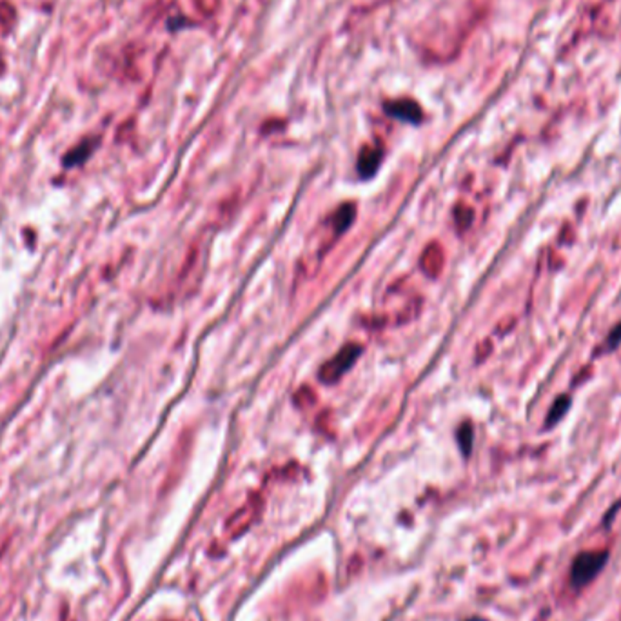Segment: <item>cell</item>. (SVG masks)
Returning <instances> with one entry per match:
<instances>
[{
  "instance_id": "obj_10",
  "label": "cell",
  "mask_w": 621,
  "mask_h": 621,
  "mask_svg": "<svg viewBox=\"0 0 621 621\" xmlns=\"http://www.w3.org/2000/svg\"><path fill=\"white\" fill-rule=\"evenodd\" d=\"M196 6L203 15H213L220 6V0H196Z\"/></svg>"
},
{
  "instance_id": "obj_7",
  "label": "cell",
  "mask_w": 621,
  "mask_h": 621,
  "mask_svg": "<svg viewBox=\"0 0 621 621\" xmlns=\"http://www.w3.org/2000/svg\"><path fill=\"white\" fill-rule=\"evenodd\" d=\"M569 407H570L569 396L558 398V400L554 401V406L551 407V410H548V416H547V420H545V427H551V425H554V423L560 422V420L565 416L567 410H569Z\"/></svg>"
},
{
  "instance_id": "obj_3",
  "label": "cell",
  "mask_w": 621,
  "mask_h": 621,
  "mask_svg": "<svg viewBox=\"0 0 621 621\" xmlns=\"http://www.w3.org/2000/svg\"><path fill=\"white\" fill-rule=\"evenodd\" d=\"M385 111L391 115V117L398 118V120L409 122V124H420L423 118L422 108L414 100L401 99V100H393V102L385 104Z\"/></svg>"
},
{
  "instance_id": "obj_4",
  "label": "cell",
  "mask_w": 621,
  "mask_h": 621,
  "mask_svg": "<svg viewBox=\"0 0 621 621\" xmlns=\"http://www.w3.org/2000/svg\"><path fill=\"white\" fill-rule=\"evenodd\" d=\"M420 265H422L423 272L431 276V278H436V276L440 275L441 268H444V251H441V247L436 242H432V244H429L425 247L422 258H420Z\"/></svg>"
},
{
  "instance_id": "obj_9",
  "label": "cell",
  "mask_w": 621,
  "mask_h": 621,
  "mask_svg": "<svg viewBox=\"0 0 621 621\" xmlns=\"http://www.w3.org/2000/svg\"><path fill=\"white\" fill-rule=\"evenodd\" d=\"M91 149H93V144H91V142H84L82 146L77 147L75 151L69 153V156H68V158H65V164H68V165L69 164L75 165V164H78V162H82L84 158H87V155H89V153H91Z\"/></svg>"
},
{
  "instance_id": "obj_6",
  "label": "cell",
  "mask_w": 621,
  "mask_h": 621,
  "mask_svg": "<svg viewBox=\"0 0 621 621\" xmlns=\"http://www.w3.org/2000/svg\"><path fill=\"white\" fill-rule=\"evenodd\" d=\"M356 218V206L354 203H344V206L338 207V211L332 215V229H334V234L340 237L344 234L347 229L351 227V224Z\"/></svg>"
},
{
  "instance_id": "obj_1",
  "label": "cell",
  "mask_w": 621,
  "mask_h": 621,
  "mask_svg": "<svg viewBox=\"0 0 621 621\" xmlns=\"http://www.w3.org/2000/svg\"><path fill=\"white\" fill-rule=\"evenodd\" d=\"M360 354H362V345L358 344L344 345V347H341L331 360L322 363V367H320L318 371L320 382H324V384L327 385L337 384L338 380L344 378V376L349 372L351 367L358 362Z\"/></svg>"
},
{
  "instance_id": "obj_2",
  "label": "cell",
  "mask_w": 621,
  "mask_h": 621,
  "mask_svg": "<svg viewBox=\"0 0 621 621\" xmlns=\"http://www.w3.org/2000/svg\"><path fill=\"white\" fill-rule=\"evenodd\" d=\"M607 551H585L576 556L570 569V582L574 586H585L603 570L607 563Z\"/></svg>"
},
{
  "instance_id": "obj_8",
  "label": "cell",
  "mask_w": 621,
  "mask_h": 621,
  "mask_svg": "<svg viewBox=\"0 0 621 621\" xmlns=\"http://www.w3.org/2000/svg\"><path fill=\"white\" fill-rule=\"evenodd\" d=\"M458 441H460V447H462V453L469 454L470 448H472V427L469 423H463L460 431H458Z\"/></svg>"
},
{
  "instance_id": "obj_11",
  "label": "cell",
  "mask_w": 621,
  "mask_h": 621,
  "mask_svg": "<svg viewBox=\"0 0 621 621\" xmlns=\"http://www.w3.org/2000/svg\"><path fill=\"white\" fill-rule=\"evenodd\" d=\"M620 341H621V324L617 325V327L610 332V337L607 338L608 349H614V347H617V345H620Z\"/></svg>"
},
{
  "instance_id": "obj_5",
  "label": "cell",
  "mask_w": 621,
  "mask_h": 621,
  "mask_svg": "<svg viewBox=\"0 0 621 621\" xmlns=\"http://www.w3.org/2000/svg\"><path fill=\"white\" fill-rule=\"evenodd\" d=\"M382 162V151L378 147H363L358 156V172L363 178L372 177Z\"/></svg>"
}]
</instances>
